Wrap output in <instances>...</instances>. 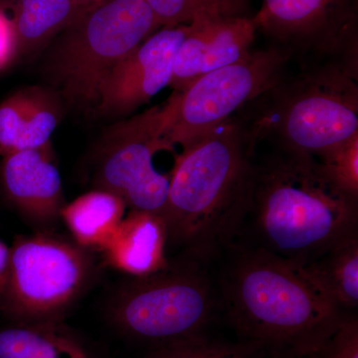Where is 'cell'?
<instances>
[{
  "label": "cell",
  "instance_id": "6da1fadb",
  "mask_svg": "<svg viewBox=\"0 0 358 358\" xmlns=\"http://www.w3.org/2000/svg\"><path fill=\"white\" fill-rule=\"evenodd\" d=\"M256 147L240 114L181 145L162 213L167 245L195 261L232 241L251 207Z\"/></svg>",
  "mask_w": 358,
  "mask_h": 358
},
{
  "label": "cell",
  "instance_id": "8992f818",
  "mask_svg": "<svg viewBox=\"0 0 358 358\" xmlns=\"http://www.w3.org/2000/svg\"><path fill=\"white\" fill-rule=\"evenodd\" d=\"M212 307L210 284L192 260L133 277L115 293L109 317L121 333L157 348L202 336Z\"/></svg>",
  "mask_w": 358,
  "mask_h": 358
},
{
  "label": "cell",
  "instance_id": "277c9868",
  "mask_svg": "<svg viewBox=\"0 0 358 358\" xmlns=\"http://www.w3.org/2000/svg\"><path fill=\"white\" fill-rule=\"evenodd\" d=\"M358 70L339 63L301 66L242 113L256 145L317 155L358 134Z\"/></svg>",
  "mask_w": 358,
  "mask_h": 358
},
{
  "label": "cell",
  "instance_id": "603a6c76",
  "mask_svg": "<svg viewBox=\"0 0 358 358\" xmlns=\"http://www.w3.org/2000/svg\"><path fill=\"white\" fill-rule=\"evenodd\" d=\"M307 358H358V322L345 317L324 343Z\"/></svg>",
  "mask_w": 358,
  "mask_h": 358
},
{
  "label": "cell",
  "instance_id": "e0dca14e",
  "mask_svg": "<svg viewBox=\"0 0 358 358\" xmlns=\"http://www.w3.org/2000/svg\"><path fill=\"white\" fill-rule=\"evenodd\" d=\"M88 6L75 0H9L20 56L38 50L60 34Z\"/></svg>",
  "mask_w": 358,
  "mask_h": 358
},
{
  "label": "cell",
  "instance_id": "5b68a950",
  "mask_svg": "<svg viewBox=\"0 0 358 358\" xmlns=\"http://www.w3.org/2000/svg\"><path fill=\"white\" fill-rule=\"evenodd\" d=\"M160 27L143 0L96 2L54 39L45 73L66 102L95 109L103 78Z\"/></svg>",
  "mask_w": 358,
  "mask_h": 358
},
{
  "label": "cell",
  "instance_id": "484cf974",
  "mask_svg": "<svg viewBox=\"0 0 358 358\" xmlns=\"http://www.w3.org/2000/svg\"><path fill=\"white\" fill-rule=\"evenodd\" d=\"M78 3L82 6H92V4L96 3V2L102 1V0H75Z\"/></svg>",
  "mask_w": 358,
  "mask_h": 358
},
{
  "label": "cell",
  "instance_id": "ffe728a7",
  "mask_svg": "<svg viewBox=\"0 0 358 358\" xmlns=\"http://www.w3.org/2000/svg\"><path fill=\"white\" fill-rule=\"evenodd\" d=\"M162 27L246 16L247 0H143Z\"/></svg>",
  "mask_w": 358,
  "mask_h": 358
},
{
  "label": "cell",
  "instance_id": "2e32d148",
  "mask_svg": "<svg viewBox=\"0 0 358 358\" xmlns=\"http://www.w3.org/2000/svg\"><path fill=\"white\" fill-rule=\"evenodd\" d=\"M126 208L121 197L106 190L95 189L65 204L60 217L75 243L87 251H103L124 219Z\"/></svg>",
  "mask_w": 358,
  "mask_h": 358
},
{
  "label": "cell",
  "instance_id": "d6986e66",
  "mask_svg": "<svg viewBox=\"0 0 358 358\" xmlns=\"http://www.w3.org/2000/svg\"><path fill=\"white\" fill-rule=\"evenodd\" d=\"M334 301L345 310L358 303V239L345 238L324 255L306 264Z\"/></svg>",
  "mask_w": 358,
  "mask_h": 358
},
{
  "label": "cell",
  "instance_id": "cb8c5ba5",
  "mask_svg": "<svg viewBox=\"0 0 358 358\" xmlns=\"http://www.w3.org/2000/svg\"><path fill=\"white\" fill-rule=\"evenodd\" d=\"M18 58L17 43L8 11L0 6V71Z\"/></svg>",
  "mask_w": 358,
  "mask_h": 358
},
{
  "label": "cell",
  "instance_id": "ac0fdd59",
  "mask_svg": "<svg viewBox=\"0 0 358 358\" xmlns=\"http://www.w3.org/2000/svg\"><path fill=\"white\" fill-rule=\"evenodd\" d=\"M0 358H91L59 322H17L0 331Z\"/></svg>",
  "mask_w": 358,
  "mask_h": 358
},
{
  "label": "cell",
  "instance_id": "30bf717a",
  "mask_svg": "<svg viewBox=\"0 0 358 358\" xmlns=\"http://www.w3.org/2000/svg\"><path fill=\"white\" fill-rule=\"evenodd\" d=\"M171 148L164 138L162 105L117 122L106 134L98 155L96 189L121 197L131 210L162 216L171 174L157 171L155 155Z\"/></svg>",
  "mask_w": 358,
  "mask_h": 358
},
{
  "label": "cell",
  "instance_id": "52a82bcc",
  "mask_svg": "<svg viewBox=\"0 0 358 358\" xmlns=\"http://www.w3.org/2000/svg\"><path fill=\"white\" fill-rule=\"evenodd\" d=\"M0 287V306L17 322H59L93 273L89 251L39 233L16 240Z\"/></svg>",
  "mask_w": 358,
  "mask_h": 358
},
{
  "label": "cell",
  "instance_id": "44dd1931",
  "mask_svg": "<svg viewBox=\"0 0 358 358\" xmlns=\"http://www.w3.org/2000/svg\"><path fill=\"white\" fill-rule=\"evenodd\" d=\"M315 157L333 185L358 199V134Z\"/></svg>",
  "mask_w": 358,
  "mask_h": 358
},
{
  "label": "cell",
  "instance_id": "7c38bea8",
  "mask_svg": "<svg viewBox=\"0 0 358 358\" xmlns=\"http://www.w3.org/2000/svg\"><path fill=\"white\" fill-rule=\"evenodd\" d=\"M256 31L249 16L192 23L174 56L169 87L181 91L197 78L248 55Z\"/></svg>",
  "mask_w": 358,
  "mask_h": 358
},
{
  "label": "cell",
  "instance_id": "5bb4252c",
  "mask_svg": "<svg viewBox=\"0 0 358 358\" xmlns=\"http://www.w3.org/2000/svg\"><path fill=\"white\" fill-rule=\"evenodd\" d=\"M62 98L43 87L18 90L0 103V155L49 148L62 117Z\"/></svg>",
  "mask_w": 358,
  "mask_h": 358
},
{
  "label": "cell",
  "instance_id": "d4e9b609",
  "mask_svg": "<svg viewBox=\"0 0 358 358\" xmlns=\"http://www.w3.org/2000/svg\"><path fill=\"white\" fill-rule=\"evenodd\" d=\"M9 256H10V251L7 248L6 244L0 241V287L3 284L4 279H6Z\"/></svg>",
  "mask_w": 358,
  "mask_h": 358
},
{
  "label": "cell",
  "instance_id": "7a4b0ae2",
  "mask_svg": "<svg viewBox=\"0 0 358 358\" xmlns=\"http://www.w3.org/2000/svg\"><path fill=\"white\" fill-rule=\"evenodd\" d=\"M233 326L273 358H307L345 319L306 264L259 248L238 257L223 284Z\"/></svg>",
  "mask_w": 358,
  "mask_h": 358
},
{
  "label": "cell",
  "instance_id": "4fadbf2b",
  "mask_svg": "<svg viewBox=\"0 0 358 358\" xmlns=\"http://www.w3.org/2000/svg\"><path fill=\"white\" fill-rule=\"evenodd\" d=\"M0 180L7 199L30 222L47 226L60 217L65 205L62 181L49 148L6 155Z\"/></svg>",
  "mask_w": 358,
  "mask_h": 358
},
{
  "label": "cell",
  "instance_id": "ba28073f",
  "mask_svg": "<svg viewBox=\"0 0 358 358\" xmlns=\"http://www.w3.org/2000/svg\"><path fill=\"white\" fill-rule=\"evenodd\" d=\"M289 60L288 53L275 46L251 51L174 91L162 105L167 143L185 145L235 115L281 81Z\"/></svg>",
  "mask_w": 358,
  "mask_h": 358
},
{
  "label": "cell",
  "instance_id": "3957f363",
  "mask_svg": "<svg viewBox=\"0 0 358 358\" xmlns=\"http://www.w3.org/2000/svg\"><path fill=\"white\" fill-rule=\"evenodd\" d=\"M358 199L341 192L312 155L275 148L256 164L249 213L255 216L263 249L312 263L357 233Z\"/></svg>",
  "mask_w": 358,
  "mask_h": 358
},
{
  "label": "cell",
  "instance_id": "9a60e30c",
  "mask_svg": "<svg viewBox=\"0 0 358 358\" xmlns=\"http://www.w3.org/2000/svg\"><path fill=\"white\" fill-rule=\"evenodd\" d=\"M166 247V227L162 216L131 210L102 252L113 268L131 277H143L169 266Z\"/></svg>",
  "mask_w": 358,
  "mask_h": 358
},
{
  "label": "cell",
  "instance_id": "7402d4cb",
  "mask_svg": "<svg viewBox=\"0 0 358 358\" xmlns=\"http://www.w3.org/2000/svg\"><path fill=\"white\" fill-rule=\"evenodd\" d=\"M145 358H252L243 348L209 343L203 336L157 346Z\"/></svg>",
  "mask_w": 358,
  "mask_h": 358
},
{
  "label": "cell",
  "instance_id": "4316f807",
  "mask_svg": "<svg viewBox=\"0 0 358 358\" xmlns=\"http://www.w3.org/2000/svg\"><path fill=\"white\" fill-rule=\"evenodd\" d=\"M9 0H0V6L2 7H4L6 6L7 2H8Z\"/></svg>",
  "mask_w": 358,
  "mask_h": 358
},
{
  "label": "cell",
  "instance_id": "9c48e42d",
  "mask_svg": "<svg viewBox=\"0 0 358 358\" xmlns=\"http://www.w3.org/2000/svg\"><path fill=\"white\" fill-rule=\"evenodd\" d=\"M252 18L301 66L334 62L358 69L357 0H262Z\"/></svg>",
  "mask_w": 358,
  "mask_h": 358
},
{
  "label": "cell",
  "instance_id": "8fae6325",
  "mask_svg": "<svg viewBox=\"0 0 358 358\" xmlns=\"http://www.w3.org/2000/svg\"><path fill=\"white\" fill-rule=\"evenodd\" d=\"M189 29L190 24L160 27L112 68L99 86L96 113L124 117L169 86L174 56Z\"/></svg>",
  "mask_w": 358,
  "mask_h": 358
}]
</instances>
